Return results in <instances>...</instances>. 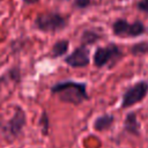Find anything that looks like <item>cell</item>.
Wrapping results in <instances>:
<instances>
[{
    "instance_id": "6",
    "label": "cell",
    "mask_w": 148,
    "mask_h": 148,
    "mask_svg": "<svg viewBox=\"0 0 148 148\" xmlns=\"http://www.w3.org/2000/svg\"><path fill=\"white\" fill-rule=\"evenodd\" d=\"M25 125H27V113L21 106L16 105L13 116L7 120V123L3 126V132L9 138L17 139L18 136L22 135Z\"/></svg>"
},
{
    "instance_id": "8",
    "label": "cell",
    "mask_w": 148,
    "mask_h": 148,
    "mask_svg": "<svg viewBox=\"0 0 148 148\" xmlns=\"http://www.w3.org/2000/svg\"><path fill=\"white\" fill-rule=\"evenodd\" d=\"M124 132H126L130 135L133 136H140L141 132V125L136 118V113L135 112H128L124 119Z\"/></svg>"
},
{
    "instance_id": "1",
    "label": "cell",
    "mask_w": 148,
    "mask_h": 148,
    "mask_svg": "<svg viewBox=\"0 0 148 148\" xmlns=\"http://www.w3.org/2000/svg\"><path fill=\"white\" fill-rule=\"evenodd\" d=\"M50 91L52 95L57 96L58 99L62 103L72 105H80L89 99L86 82L74 80L59 81L50 88Z\"/></svg>"
},
{
    "instance_id": "11",
    "label": "cell",
    "mask_w": 148,
    "mask_h": 148,
    "mask_svg": "<svg viewBox=\"0 0 148 148\" xmlns=\"http://www.w3.org/2000/svg\"><path fill=\"white\" fill-rule=\"evenodd\" d=\"M99 39H102V35L98 31L94 30V29H86V30H83V32L81 34V38H80L81 44L87 45V46L97 43Z\"/></svg>"
},
{
    "instance_id": "16",
    "label": "cell",
    "mask_w": 148,
    "mask_h": 148,
    "mask_svg": "<svg viewBox=\"0 0 148 148\" xmlns=\"http://www.w3.org/2000/svg\"><path fill=\"white\" fill-rule=\"evenodd\" d=\"M135 8L139 12L148 14V0H138L135 2Z\"/></svg>"
},
{
    "instance_id": "9",
    "label": "cell",
    "mask_w": 148,
    "mask_h": 148,
    "mask_svg": "<svg viewBox=\"0 0 148 148\" xmlns=\"http://www.w3.org/2000/svg\"><path fill=\"white\" fill-rule=\"evenodd\" d=\"M114 116L110 114V113H103L98 117L95 118L94 123H92V128L96 132H106L109 131L113 124H114Z\"/></svg>"
},
{
    "instance_id": "7",
    "label": "cell",
    "mask_w": 148,
    "mask_h": 148,
    "mask_svg": "<svg viewBox=\"0 0 148 148\" xmlns=\"http://www.w3.org/2000/svg\"><path fill=\"white\" fill-rule=\"evenodd\" d=\"M64 61L73 68H82L87 67L90 64V50L87 45H79L74 49L68 56L65 57Z\"/></svg>"
},
{
    "instance_id": "4",
    "label": "cell",
    "mask_w": 148,
    "mask_h": 148,
    "mask_svg": "<svg viewBox=\"0 0 148 148\" xmlns=\"http://www.w3.org/2000/svg\"><path fill=\"white\" fill-rule=\"evenodd\" d=\"M148 96V80H139L127 87L121 94V109H128L141 103Z\"/></svg>"
},
{
    "instance_id": "2",
    "label": "cell",
    "mask_w": 148,
    "mask_h": 148,
    "mask_svg": "<svg viewBox=\"0 0 148 148\" xmlns=\"http://www.w3.org/2000/svg\"><path fill=\"white\" fill-rule=\"evenodd\" d=\"M68 27V16L56 10L39 13L34 20V28L40 32L56 34L65 30Z\"/></svg>"
},
{
    "instance_id": "13",
    "label": "cell",
    "mask_w": 148,
    "mask_h": 148,
    "mask_svg": "<svg viewBox=\"0 0 148 148\" xmlns=\"http://www.w3.org/2000/svg\"><path fill=\"white\" fill-rule=\"evenodd\" d=\"M130 52L133 56H145L148 54V40H142L133 44L130 47Z\"/></svg>"
},
{
    "instance_id": "5",
    "label": "cell",
    "mask_w": 148,
    "mask_h": 148,
    "mask_svg": "<svg viewBox=\"0 0 148 148\" xmlns=\"http://www.w3.org/2000/svg\"><path fill=\"white\" fill-rule=\"evenodd\" d=\"M111 28L113 35L119 38H135L142 36L147 30L141 21L135 20L134 22H128L126 18L114 20Z\"/></svg>"
},
{
    "instance_id": "3",
    "label": "cell",
    "mask_w": 148,
    "mask_h": 148,
    "mask_svg": "<svg viewBox=\"0 0 148 148\" xmlns=\"http://www.w3.org/2000/svg\"><path fill=\"white\" fill-rule=\"evenodd\" d=\"M121 58H123L121 49L117 44L110 43L105 46H99L95 50L92 56V61L95 67L103 68L105 66L109 67L114 66Z\"/></svg>"
},
{
    "instance_id": "17",
    "label": "cell",
    "mask_w": 148,
    "mask_h": 148,
    "mask_svg": "<svg viewBox=\"0 0 148 148\" xmlns=\"http://www.w3.org/2000/svg\"><path fill=\"white\" fill-rule=\"evenodd\" d=\"M24 5H28V6H30V5H36V3H38L40 0H21Z\"/></svg>"
},
{
    "instance_id": "15",
    "label": "cell",
    "mask_w": 148,
    "mask_h": 148,
    "mask_svg": "<svg viewBox=\"0 0 148 148\" xmlns=\"http://www.w3.org/2000/svg\"><path fill=\"white\" fill-rule=\"evenodd\" d=\"M91 3H92L91 0H74L73 1V8L82 10V9L89 8L91 6Z\"/></svg>"
},
{
    "instance_id": "14",
    "label": "cell",
    "mask_w": 148,
    "mask_h": 148,
    "mask_svg": "<svg viewBox=\"0 0 148 148\" xmlns=\"http://www.w3.org/2000/svg\"><path fill=\"white\" fill-rule=\"evenodd\" d=\"M38 125L40 128V133L43 135H47L49 134V130H50V119H49V114L46 111H43L39 120H38Z\"/></svg>"
},
{
    "instance_id": "10",
    "label": "cell",
    "mask_w": 148,
    "mask_h": 148,
    "mask_svg": "<svg viewBox=\"0 0 148 148\" xmlns=\"http://www.w3.org/2000/svg\"><path fill=\"white\" fill-rule=\"evenodd\" d=\"M69 50V40L68 39H58L51 47L50 50V53H49V57L52 58V59H58V58H61L67 54Z\"/></svg>"
},
{
    "instance_id": "12",
    "label": "cell",
    "mask_w": 148,
    "mask_h": 148,
    "mask_svg": "<svg viewBox=\"0 0 148 148\" xmlns=\"http://www.w3.org/2000/svg\"><path fill=\"white\" fill-rule=\"evenodd\" d=\"M21 80V69L17 66H14L9 68L6 73L0 75V86L6 83L7 81H13V82H20Z\"/></svg>"
},
{
    "instance_id": "18",
    "label": "cell",
    "mask_w": 148,
    "mask_h": 148,
    "mask_svg": "<svg viewBox=\"0 0 148 148\" xmlns=\"http://www.w3.org/2000/svg\"><path fill=\"white\" fill-rule=\"evenodd\" d=\"M57 1H59V2H66V1H69V0H57Z\"/></svg>"
}]
</instances>
